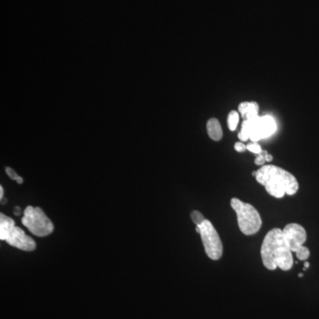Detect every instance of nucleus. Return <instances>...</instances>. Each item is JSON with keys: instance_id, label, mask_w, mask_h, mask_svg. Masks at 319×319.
Masks as SVG:
<instances>
[{"instance_id": "f257e3e1", "label": "nucleus", "mask_w": 319, "mask_h": 319, "mask_svg": "<svg viewBox=\"0 0 319 319\" xmlns=\"http://www.w3.org/2000/svg\"><path fill=\"white\" fill-rule=\"evenodd\" d=\"M261 256L263 264L270 271L279 268L282 271H289L293 267L294 259L285 240L283 230L275 228L270 230L264 238Z\"/></svg>"}, {"instance_id": "f03ea898", "label": "nucleus", "mask_w": 319, "mask_h": 319, "mask_svg": "<svg viewBox=\"0 0 319 319\" xmlns=\"http://www.w3.org/2000/svg\"><path fill=\"white\" fill-rule=\"evenodd\" d=\"M256 171V181L264 185L270 195L283 198L285 194L294 195L297 192L299 183L288 171L274 165H265Z\"/></svg>"}, {"instance_id": "7ed1b4c3", "label": "nucleus", "mask_w": 319, "mask_h": 319, "mask_svg": "<svg viewBox=\"0 0 319 319\" xmlns=\"http://www.w3.org/2000/svg\"><path fill=\"white\" fill-rule=\"evenodd\" d=\"M276 123L272 116H257L255 119L244 120L238 137L242 142L248 139H251L253 142H257L260 139L273 135L276 132Z\"/></svg>"}, {"instance_id": "20e7f679", "label": "nucleus", "mask_w": 319, "mask_h": 319, "mask_svg": "<svg viewBox=\"0 0 319 319\" xmlns=\"http://www.w3.org/2000/svg\"><path fill=\"white\" fill-rule=\"evenodd\" d=\"M230 206L236 212L239 230L245 235L257 233L262 226V218L255 207L245 203L237 198H232Z\"/></svg>"}, {"instance_id": "39448f33", "label": "nucleus", "mask_w": 319, "mask_h": 319, "mask_svg": "<svg viewBox=\"0 0 319 319\" xmlns=\"http://www.w3.org/2000/svg\"><path fill=\"white\" fill-rule=\"evenodd\" d=\"M21 220L22 225L27 227L31 233L39 237L48 236L54 230L52 222L39 207H27Z\"/></svg>"}, {"instance_id": "423d86ee", "label": "nucleus", "mask_w": 319, "mask_h": 319, "mask_svg": "<svg viewBox=\"0 0 319 319\" xmlns=\"http://www.w3.org/2000/svg\"><path fill=\"white\" fill-rule=\"evenodd\" d=\"M198 227L200 228V238L207 255L214 261L220 259L223 255L224 247L220 237L212 224L209 220H205Z\"/></svg>"}, {"instance_id": "0eeeda50", "label": "nucleus", "mask_w": 319, "mask_h": 319, "mask_svg": "<svg viewBox=\"0 0 319 319\" xmlns=\"http://www.w3.org/2000/svg\"><path fill=\"white\" fill-rule=\"evenodd\" d=\"M4 241L8 243L10 246L16 247L18 249H21L23 251H34L36 249V243L34 239L29 235H27L24 232V230L17 226L13 227Z\"/></svg>"}, {"instance_id": "6e6552de", "label": "nucleus", "mask_w": 319, "mask_h": 319, "mask_svg": "<svg viewBox=\"0 0 319 319\" xmlns=\"http://www.w3.org/2000/svg\"><path fill=\"white\" fill-rule=\"evenodd\" d=\"M285 240L292 252H296L306 242L307 233L305 229L297 224L287 225L283 230Z\"/></svg>"}, {"instance_id": "1a4fd4ad", "label": "nucleus", "mask_w": 319, "mask_h": 319, "mask_svg": "<svg viewBox=\"0 0 319 319\" xmlns=\"http://www.w3.org/2000/svg\"><path fill=\"white\" fill-rule=\"evenodd\" d=\"M259 106L256 102H242L238 106V112L244 120H253L258 115Z\"/></svg>"}, {"instance_id": "9d476101", "label": "nucleus", "mask_w": 319, "mask_h": 319, "mask_svg": "<svg viewBox=\"0 0 319 319\" xmlns=\"http://www.w3.org/2000/svg\"><path fill=\"white\" fill-rule=\"evenodd\" d=\"M207 132L209 137L214 141H220L223 137V130H222L220 122L217 118H211L207 123Z\"/></svg>"}, {"instance_id": "9b49d317", "label": "nucleus", "mask_w": 319, "mask_h": 319, "mask_svg": "<svg viewBox=\"0 0 319 319\" xmlns=\"http://www.w3.org/2000/svg\"><path fill=\"white\" fill-rule=\"evenodd\" d=\"M15 226V223L11 217H6L3 213L0 214V239L5 240L9 232Z\"/></svg>"}, {"instance_id": "f8f14e48", "label": "nucleus", "mask_w": 319, "mask_h": 319, "mask_svg": "<svg viewBox=\"0 0 319 319\" xmlns=\"http://www.w3.org/2000/svg\"><path fill=\"white\" fill-rule=\"evenodd\" d=\"M238 122H239V115L237 111H230L228 115L227 119V124L230 131H235L238 126Z\"/></svg>"}, {"instance_id": "ddd939ff", "label": "nucleus", "mask_w": 319, "mask_h": 319, "mask_svg": "<svg viewBox=\"0 0 319 319\" xmlns=\"http://www.w3.org/2000/svg\"><path fill=\"white\" fill-rule=\"evenodd\" d=\"M295 254H296L298 259L305 261V260L308 259L310 257L311 252H310L308 247L302 246V247H300L298 249L297 251L295 252Z\"/></svg>"}, {"instance_id": "4468645a", "label": "nucleus", "mask_w": 319, "mask_h": 319, "mask_svg": "<svg viewBox=\"0 0 319 319\" xmlns=\"http://www.w3.org/2000/svg\"><path fill=\"white\" fill-rule=\"evenodd\" d=\"M191 218L192 222L195 224L196 226H199L203 223V222L206 220L203 215L201 213L197 211V210H194L191 213Z\"/></svg>"}, {"instance_id": "2eb2a0df", "label": "nucleus", "mask_w": 319, "mask_h": 319, "mask_svg": "<svg viewBox=\"0 0 319 319\" xmlns=\"http://www.w3.org/2000/svg\"><path fill=\"white\" fill-rule=\"evenodd\" d=\"M268 154L267 151H264L263 150L259 154H257V156L255 158V163L256 165H264V163L266 162V155Z\"/></svg>"}, {"instance_id": "dca6fc26", "label": "nucleus", "mask_w": 319, "mask_h": 319, "mask_svg": "<svg viewBox=\"0 0 319 319\" xmlns=\"http://www.w3.org/2000/svg\"><path fill=\"white\" fill-rule=\"evenodd\" d=\"M247 150L250 151L251 153H256V154H259L263 151L261 145H258L256 142H253L251 144H248L247 145Z\"/></svg>"}, {"instance_id": "f3484780", "label": "nucleus", "mask_w": 319, "mask_h": 319, "mask_svg": "<svg viewBox=\"0 0 319 319\" xmlns=\"http://www.w3.org/2000/svg\"><path fill=\"white\" fill-rule=\"evenodd\" d=\"M5 172H6V174L8 175L9 178L11 179H13V180H15V181H16L18 178H19V176L16 174V172H15L13 169H11V168L6 167V168H5Z\"/></svg>"}, {"instance_id": "a211bd4d", "label": "nucleus", "mask_w": 319, "mask_h": 319, "mask_svg": "<svg viewBox=\"0 0 319 319\" xmlns=\"http://www.w3.org/2000/svg\"><path fill=\"white\" fill-rule=\"evenodd\" d=\"M234 149L238 153H243V152H245L247 150V145H244L242 142H237L234 145Z\"/></svg>"}, {"instance_id": "6ab92c4d", "label": "nucleus", "mask_w": 319, "mask_h": 319, "mask_svg": "<svg viewBox=\"0 0 319 319\" xmlns=\"http://www.w3.org/2000/svg\"><path fill=\"white\" fill-rule=\"evenodd\" d=\"M273 155H272V154H269L268 153V154L266 155V162H272V161H273Z\"/></svg>"}, {"instance_id": "aec40b11", "label": "nucleus", "mask_w": 319, "mask_h": 319, "mask_svg": "<svg viewBox=\"0 0 319 319\" xmlns=\"http://www.w3.org/2000/svg\"><path fill=\"white\" fill-rule=\"evenodd\" d=\"M3 195H4V188L0 186V199L3 200Z\"/></svg>"}, {"instance_id": "412c9836", "label": "nucleus", "mask_w": 319, "mask_h": 319, "mask_svg": "<svg viewBox=\"0 0 319 319\" xmlns=\"http://www.w3.org/2000/svg\"><path fill=\"white\" fill-rule=\"evenodd\" d=\"M14 214H15L16 216H19V215H20V209L15 208V210H14Z\"/></svg>"}, {"instance_id": "4be33fe9", "label": "nucleus", "mask_w": 319, "mask_h": 319, "mask_svg": "<svg viewBox=\"0 0 319 319\" xmlns=\"http://www.w3.org/2000/svg\"><path fill=\"white\" fill-rule=\"evenodd\" d=\"M304 267H305V268H304V270H306L307 268H309V267H310V264H309L308 262H306V263L304 264Z\"/></svg>"}, {"instance_id": "5701e85b", "label": "nucleus", "mask_w": 319, "mask_h": 319, "mask_svg": "<svg viewBox=\"0 0 319 319\" xmlns=\"http://www.w3.org/2000/svg\"><path fill=\"white\" fill-rule=\"evenodd\" d=\"M299 276H300V277H302V276H303V275L301 273V274H299Z\"/></svg>"}]
</instances>
